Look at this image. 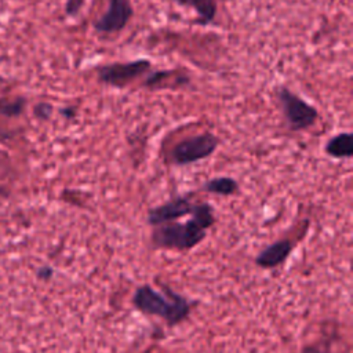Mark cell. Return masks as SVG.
<instances>
[{
	"mask_svg": "<svg viewBox=\"0 0 353 353\" xmlns=\"http://www.w3.org/2000/svg\"><path fill=\"white\" fill-rule=\"evenodd\" d=\"M214 221V211L208 203L194 204L192 218L188 222L159 225L152 234V240L160 247L189 250L205 237V229L210 228Z\"/></svg>",
	"mask_w": 353,
	"mask_h": 353,
	"instance_id": "cell-1",
	"label": "cell"
},
{
	"mask_svg": "<svg viewBox=\"0 0 353 353\" xmlns=\"http://www.w3.org/2000/svg\"><path fill=\"white\" fill-rule=\"evenodd\" d=\"M135 306L149 314L160 316L167 320L170 324H175L186 317L189 312L188 302L179 296L172 294L171 299L164 298L149 285L139 287L134 295Z\"/></svg>",
	"mask_w": 353,
	"mask_h": 353,
	"instance_id": "cell-2",
	"label": "cell"
},
{
	"mask_svg": "<svg viewBox=\"0 0 353 353\" xmlns=\"http://www.w3.org/2000/svg\"><path fill=\"white\" fill-rule=\"evenodd\" d=\"M277 99L283 110V116L292 131H302L310 128L317 117V109L292 92L287 87H280L277 91Z\"/></svg>",
	"mask_w": 353,
	"mask_h": 353,
	"instance_id": "cell-3",
	"label": "cell"
},
{
	"mask_svg": "<svg viewBox=\"0 0 353 353\" xmlns=\"http://www.w3.org/2000/svg\"><path fill=\"white\" fill-rule=\"evenodd\" d=\"M219 145V139L210 132L193 135L178 142L170 152L172 164L182 167L210 157Z\"/></svg>",
	"mask_w": 353,
	"mask_h": 353,
	"instance_id": "cell-4",
	"label": "cell"
},
{
	"mask_svg": "<svg viewBox=\"0 0 353 353\" xmlns=\"http://www.w3.org/2000/svg\"><path fill=\"white\" fill-rule=\"evenodd\" d=\"M152 68V62L148 58H139L131 62H114L97 68L98 80L106 85L123 88L132 83L139 76L145 74Z\"/></svg>",
	"mask_w": 353,
	"mask_h": 353,
	"instance_id": "cell-5",
	"label": "cell"
},
{
	"mask_svg": "<svg viewBox=\"0 0 353 353\" xmlns=\"http://www.w3.org/2000/svg\"><path fill=\"white\" fill-rule=\"evenodd\" d=\"M132 14L134 8L130 0H109L106 11L94 22V28L105 34L117 33L127 26Z\"/></svg>",
	"mask_w": 353,
	"mask_h": 353,
	"instance_id": "cell-6",
	"label": "cell"
},
{
	"mask_svg": "<svg viewBox=\"0 0 353 353\" xmlns=\"http://www.w3.org/2000/svg\"><path fill=\"white\" fill-rule=\"evenodd\" d=\"M193 210H194V204L190 201L189 196H178L165 201L159 207L149 210L148 222L153 226H159L163 223L172 222L188 214L192 215Z\"/></svg>",
	"mask_w": 353,
	"mask_h": 353,
	"instance_id": "cell-7",
	"label": "cell"
},
{
	"mask_svg": "<svg viewBox=\"0 0 353 353\" xmlns=\"http://www.w3.org/2000/svg\"><path fill=\"white\" fill-rule=\"evenodd\" d=\"M291 243L288 240H280L266 247L256 258V263L265 268H273L281 263L291 252Z\"/></svg>",
	"mask_w": 353,
	"mask_h": 353,
	"instance_id": "cell-8",
	"label": "cell"
},
{
	"mask_svg": "<svg viewBox=\"0 0 353 353\" xmlns=\"http://www.w3.org/2000/svg\"><path fill=\"white\" fill-rule=\"evenodd\" d=\"M324 152L334 159H350L353 156V137L350 132L332 135L324 146Z\"/></svg>",
	"mask_w": 353,
	"mask_h": 353,
	"instance_id": "cell-9",
	"label": "cell"
},
{
	"mask_svg": "<svg viewBox=\"0 0 353 353\" xmlns=\"http://www.w3.org/2000/svg\"><path fill=\"white\" fill-rule=\"evenodd\" d=\"M172 1L179 6L193 8L199 15L197 22L203 26L211 23L216 15L215 0H172Z\"/></svg>",
	"mask_w": 353,
	"mask_h": 353,
	"instance_id": "cell-10",
	"label": "cell"
},
{
	"mask_svg": "<svg viewBox=\"0 0 353 353\" xmlns=\"http://www.w3.org/2000/svg\"><path fill=\"white\" fill-rule=\"evenodd\" d=\"M203 190L219 196H232L239 192V183L230 176H215L204 182Z\"/></svg>",
	"mask_w": 353,
	"mask_h": 353,
	"instance_id": "cell-11",
	"label": "cell"
},
{
	"mask_svg": "<svg viewBox=\"0 0 353 353\" xmlns=\"http://www.w3.org/2000/svg\"><path fill=\"white\" fill-rule=\"evenodd\" d=\"M25 105H26V101L22 97L15 98L12 101L0 99V114L8 116V117H17L23 112Z\"/></svg>",
	"mask_w": 353,
	"mask_h": 353,
	"instance_id": "cell-12",
	"label": "cell"
},
{
	"mask_svg": "<svg viewBox=\"0 0 353 353\" xmlns=\"http://www.w3.org/2000/svg\"><path fill=\"white\" fill-rule=\"evenodd\" d=\"M174 73V70H165V69H160V70H154L152 73H149V76L145 79L143 85L148 88H157L160 87V84L170 77Z\"/></svg>",
	"mask_w": 353,
	"mask_h": 353,
	"instance_id": "cell-13",
	"label": "cell"
},
{
	"mask_svg": "<svg viewBox=\"0 0 353 353\" xmlns=\"http://www.w3.org/2000/svg\"><path fill=\"white\" fill-rule=\"evenodd\" d=\"M85 0H65V12L68 17L74 18L76 15H79V12L81 11L83 6H84Z\"/></svg>",
	"mask_w": 353,
	"mask_h": 353,
	"instance_id": "cell-14",
	"label": "cell"
},
{
	"mask_svg": "<svg viewBox=\"0 0 353 353\" xmlns=\"http://www.w3.org/2000/svg\"><path fill=\"white\" fill-rule=\"evenodd\" d=\"M33 113L40 120H48L51 117V113H52V106L47 102H40L34 106Z\"/></svg>",
	"mask_w": 353,
	"mask_h": 353,
	"instance_id": "cell-15",
	"label": "cell"
},
{
	"mask_svg": "<svg viewBox=\"0 0 353 353\" xmlns=\"http://www.w3.org/2000/svg\"><path fill=\"white\" fill-rule=\"evenodd\" d=\"M61 114H62L65 119H73V117L76 116V108H74V106L62 108V109H61Z\"/></svg>",
	"mask_w": 353,
	"mask_h": 353,
	"instance_id": "cell-16",
	"label": "cell"
},
{
	"mask_svg": "<svg viewBox=\"0 0 353 353\" xmlns=\"http://www.w3.org/2000/svg\"><path fill=\"white\" fill-rule=\"evenodd\" d=\"M39 277H41V279H48V277H51V274H52V270L50 269V268H47V266H44V268H41L40 270H39Z\"/></svg>",
	"mask_w": 353,
	"mask_h": 353,
	"instance_id": "cell-17",
	"label": "cell"
},
{
	"mask_svg": "<svg viewBox=\"0 0 353 353\" xmlns=\"http://www.w3.org/2000/svg\"><path fill=\"white\" fill-rule=\"evenodd\" d=\"M303 353H323V352H320L319 349H314V347H306L303 350Z\"/></svg>",
	"mask_w": 353,
	"mask_h": 353,
	"instance_id": "cell-18",
	"label": "cell"
}]
</instances>
